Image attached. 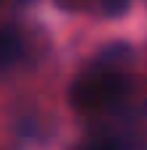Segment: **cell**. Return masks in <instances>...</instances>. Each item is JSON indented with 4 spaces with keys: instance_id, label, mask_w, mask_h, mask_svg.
I'll return each instance as SVG.
<instances>
[{
    "instance_id": "6da1fadb",
    "label": "cell",
    "mask_w": 147,
    "mask_h": 150,
    "mask_svg": "<svg viewBox=\"0 0 147 150\" xmlns=\"http://www.w3.org/2000/svg\"><path fill=\"white\" fill-rule=\"evenodd\" d=\"M126 95V76L113 69H89L74 79L68 90V105L76 113L92 116L116 105Z\"/></svg>"
},
{
    "instance_id": "7a4b0ae2",
    "label": "cell",
    "mask_w": 147,
    "mask_h": 150,
    "mask_svg": "<svg viewBox=\"0 0 147 150\" xmlns=\"http://www.w3.org/2000/svg\"><path fill=\"white\" fill-rule=\"evenodd\" d=\"M21 55V37L11 29H0V69H8Z\"/></svg>"
},
{
    "instance_id": "3957f363",
    "label": "cell",
    "mask_w": 147,
    "mask_h": 150,
    "mask_svg": "<svg viewBox=\"0 0 147 150\" xmlns=\"http://www.w3.org/2000/svg\"><path fill=\"white\" fill-rule=\"evenodd\" d=\"M82 150H124V145L116 137H92L89 142H84Z\"/></svg>"
},
{
    "instance_id": "277c9868",
    "label": "cell",
    "mask_w": 147,
    "mask_h": 150,
    "mask_svg": "<svg viewBox=\"0 0 147 150\" xmlns=\"http://www.w3.org/2000/svg\"><path fill=\"white\" fill-rule=\"evenodd\" d=\"M132 0H100V8L105 16H124L129 11Z\"/></svg>"
},
{
    "instance_id": "5b68a950",
    "label": "cell",
    "mask_w": 147,
    "mask_h": 150,
    "mask_svg": "<svg viewBox=\"0 0 147 150\" xmlns=\"http://www.w3.org/2000/svg\"><path fill=\"white\" fill-rule=\"evenodd\" d=\"M60 8H68V11H79V8H84L87 5V0H55Z\"/></svg>"
}]
</instances>
